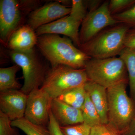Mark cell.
<instances>
[{
  "instance_id": "6da1fadb",
  "label": "cell",
  "mask_w": 135,
  "mask_h": 135,
  "mask_svg": "<svg viewBox=\"0 0 135 135\" xmlns=\"http://www.w3.org/2000/svg\"><path fill=\"white\" fill-rule=\"evenodd\" d=\"M36 46L51 67L64 65L84 69L86 63L91 58L75 47L71 39L58 35L47 34L38 36Z\"/></svg>"
},
{
  "instance_id": "7a4b0ae2",
  "label": "cell",
  "mask_w": 135,
  "mask_h": 135,
  "mask_svg": "<svg viewBox=\"0 0 135 135\" xmlns=\"http://www.w3.org/2000/svg\"><path fill=\"white\" fill-rule=\"evenodd\" d=\"M130 27L119 23L109 27L78 47L91 58L104 59L119 55L125 47V41Z\"/></svg>"
},
{
  "instance_id": "3957f363",
  "label": "cell",
  "mask_w": 135,
  "mask_h": 135,
  "mask_svg": "<svg viewBox=\"0 0 135 135\" xmlns=\"http://www.w3.org/2000/svg\"><path fill=\"white\" fill-rule=\"evenodd\" d=\"M128 80L118 83L107 89L108 123L110 127L123 135L135 116L134 105L126 92Z\"/></svg>"
},
{
  "instance_id": "277c9868",
  "label": "cell",
  "mask_w": 135,
  "mask_h": 135,
  "mask_svg": "<svg viewBox=\"0 0 135 135\" xmlns=\"http://www.w3.org/2000/svg\"><path fill=\"white\" fill-rule=\"evenodd\" d=\"M89 80L84 69L59 65L48 70L40 88L55 99L70 90L84 86Z\"/></svg>"
},
{
  "instance_id": "5b68a950",
  "label": "cell",
  "mask_w": 135,
  "mask_h": 135,
  "mask_svg": "<svg viewBox=\"0 0 135 135\" xmlns=\"http://www.w3.org/2000/svg\"><path fill=\"white\" fill-rule=\"evenodd\" d=\"M84 70L89 80L107 89L125 80H128L126 65L119 57L90 58Z\"/></svg>"
},
{
  "instance_id": "8992f818",
  "label": "cell",
  "mask_w": 135,
  "mask_h": 135,
  "mask_svg": "<svg viewBox=\"0 0 135 135\" xmlns=\"http://www.w3.org/2000/svg\"><path fill=\"white\" fill-rule=\"evenodd\" d=\"M10 56L22 69L24 82L20 90L28 95L33 90L40 88L49 70L39 58L35 48L27 51L11 50Z\"/></svg>"
},
{
  "instance_id": "52a82bcc",
  "label": "cell",
  "mask_w": 135,
  "mask_h": 135,
  "mask_svg": "<svg viewBox=\"0 0 135 135\" xmlns=\"http://www.w3.org/2000/svg\"><path fill=\"white\" fill-rule=\"evenodd\" d=\"M109 2H104L96 9L87 14L79 31L80 45L89 41L105 28L119 23L109 11Z\"/></svg>"
},
{
  "instance_id": "ba28073f",
  "label": "cell",
  "mask_w": 135,
  "mask_h": 135,
  "mask_svg": "<svg viewBox=\"0 0 135 135\" xmlns=\"http://www.w3.org/2000/svg\"><path fill=\"white\" fill-rule=\"evenodd\" d=\"M24 10L26 9L22 1H0V39L5 45H8L12 33L21 26Z\"/></svg>"
},
{
  "instance_id": "9c48e42d",
  "label": "cell",
  "mask_w": 135,
  "mask_h": 135,
  "mask_svg": "<svg viewBox=\"0 0 135 135\" xmlns=\"http://www.w3.org/2000/svg\"><path fill=\"white\" fill-rule=\"evenodd\" d=\"M51 99L40 88L32 90L28 95L24 118L34 124L48 128Z\"/></svg>"
},
{
  "instance_id": "30bf717a",
  "label": "cell",
  "mask_w": 135,
  "mask_h": 135,
  "mask_svg": "<svg viewBox=\"0 0 135 135\" xmlns=\"http://www.w3.org/2000/svg\"><path fill=\"white\" fill-rule=\"evenodd\" d=\"M71 9V8L59 2L49 3L36 8L30 13L27 25L35 31L42 26L68 16Z\"/></svg>"
},
{
  "instance_id": "8fae6325",
  "label": "cell",
  "mask_w": 135,
  "mask_h": 135,
  "mask_svg": "<svg viewBox=\"0 0 135 135\" xmlns=\"http://www.w3.org/2000/svg\"><path fill=\"white\" fill-rule=\"evenodd\" d=\"M28 95L20 90L0 92V111L15 121L24 118Z\"/></svg>"
},
{
  "instance_id": "7c38bea8",
  "label": "cell",
  "mask_w": 135,
  "mask_h": 135,
  "mask_svg": "<svg viewBox=\"0 0 135 135\" xmlns=\"http://www.w3.org/2000/svg\"><path fill=\"white\" fill-rule=\"evenodd\" d=\"M81 23L69 15L40 27L35 32L38 36L47 34L65 35L69 37L79 47L80 45L79 29Z\"/></svg>"
},
{
  "instance_id": "4fadbf2b",
  "label": "cell",
  "mask_w": 135,
  "mask_h": 135,
  "mask_svg": "<svg viewBox=\"0 0 135 135\" xmlns=\"http://www.w3.org/2000/svg\"><path fill=\"white\" fill-rule=\"evenodd\" d=\"M50 110L60 127L83 123L81 110L73 107L58 98L51 99Z\"/></svg>"
},
{
  "instance_id": "5bb4252c",
  "label": "cell",
  "mask_w": 135,
  "mask_h": 135,
  "mask_svg": "<svg viewBox=\"0 0 135 135\" xmlns=\"http://www.w3.org/2000/svg\"><path fill=\"white\" fill-rule=\"evenodd\" d=\"M37 42L36 32L27 24L21 26L12 33L8 46L11 50L27 51L34 48Z\"/></svg>"
},
{
  "instance_id": "9a60e30c",
  "label": "cell",
  "mask_w": 135,
  "mask_h": 135,
  "mask_svg": "<svg viewBox=\"0 0 135 135\" xmlns=\"http://www.w3.org/2000/svg\"><path fill=\"white\" fill-rule=\"evenodd\" d=\"M86 92L100 116L102 124L108 123V104L107 89L89 80L84 86Z\"/></svg>"
},
{
  "instance_id": "2e32d148",
  "label": "cell",
  "mask_w": 135,
  "mask_h": 135,
  "mask_svg": "<svg viewBox=\"0 0 135 135\" xmlns=\"http://www.w3.org/2000/svg\"><path fill=\"white\" fill-rule=\"evenodd\" d=\"M20 68L16 64L0 68V92L21 89L22 86L16 79L17 73Z\"/></svg>"
},
{
  "instance_id": "e0dca14e",
  "label": "cell",
  "mask_w": 135,
  "mask_h": 135,
  "mask_svg": "<svg viewBox=\"0 0 135 135\" xmlns=\"http://www.w3.org/2000/svg\"><path fill=\"white\" fill-rule=\"evenodd\" d=\"M119 56L127 68L131 94L135 100V49L125 47Z\"/></svg>"
},
{
  "instance_id": "ac0fdd59",
  "label": "cell",
  "mask_w": 135,
  "mask_h": 135,
  "mask_svg": "<svg viewBox=\"0 0 135 135\" xmlns=\"http://www.w3.org/2000/svg\"><path fill=\"white\" fill-rule=\"evenodd\" d=\"M84 86L70 90L57 98L73 107L81 110L84 104L86 96Z\"/></svg>"
},
{
  "instance_id": "d6986e66",
  "label": "cell",
  "mask_w": 135,
  "mask_h": 135,
  "mask_svg": "<svg viewBox=\"0 0 135 135\" xmlns=\"http://www.w3.org/2000/svg\"><path fill=\"white\" fill-rule=\"evenodd\" d=\"M81 110L83 123L85 124L91 128L102 124L99 114L87 93L85 102Z\"/></svg>"
},
{
  "instance_id": "ffe728a7",
  "label": "cell",
  "mask_w": 135,
  "mask_h": 135,
  "mask_svg": "<svg viewBox=\"0 0 135 135\" xmlns=\"http://www.w3.org/2000/svg\"><path fill=\"white\" fill-rule=\"evenodd\" d=\"M11 125L20 129L26 135H51L48 128L34 124L25 118L12 121Z\"/></svg>"
},
{
  "instance_id": "44dd1931",
  "label": "cell",
  "mask_w": 135,
  "mask_h": 135,
  "mask_svg": "<svg viewBox=\"0 0 135 135\" xmlns=\"http://www.w3.org/2000/svg\"><path fill=\"white\" fill-rule=\"evenodd\" d=\"M86 2L81 0H73L69 15L77 21L82 22L88 14Z\"/></svg>"
},
{
  "instance_id": "7402d4cb",
  "label": "cell",
  "mask_w": 135,
  "mask_h": 135,
  "mask_svg": "<svg viewBox=\"0 0 135 135\" xmlns=\"http://www.w3.org/2000/svg\"><path fill=\"white\" fill-rule=\"evenodd\" d=\"M135 4V0H111L109 2V9L113 16L127 10Z\"/></svg>"
},
{
  "instance_id": "603a6c76",
  "label": "cell",
  "mask_w": 135,
  "mask_h": 135,
  "mask_svg": "<svg viewBox=\"0 0 135 135\" xmlns=\"http://www.w3.org/2000/svg\"><path fill=\"white\" fill-rule=\"evenodd\" d=\"M60 128L64 135H90L91 129V127L84 123Z\"/></svg>"
},
{
  "instance_id": "cb8c5ba5",
  "label": "cell",
  "mask_w": 135,
  "mask_h": 135,
  "mask_svg": "<svg viewBox=\"0 0 135 135\" xmlns=\"http://www.w3.org/2000/svg\"><path fill=\"white\" fill-rule=\"evenodd\" d=\"M113 16L119 23L127 25L131 28H135V4L127 10Z\"/></svg>"
},
{
  "instance_id": "d4e9b609",
  "label": "cell",
  "mask_w": 135,
  "mask_h": 135,
  "mask_svg": "<svg viewBox=\"0 0 135 135\" xmlns=\"http://www.w3.org/2000/svg\"><path fill=\"white\" fill-rule=\"evenodd\" d=\"M12 121L0 111V135H20L19 133L11 125Z\"/></svg>"
},
{
  "instance_id": "484cf974",
  "label": "cell",
  "mask_w": 135,
  "mask_h": 135,
  "mask_svg": "<svg viewBox=\"0 0 135 135\" xmlns=\"http://www.w3.org/2000/svg\"><path fill=\"white\" fill-rule=\"evenodd\" d=\"M90 135H122L107 125L101 124L91 128Z\"/></svg>"
},
{
  "instance_id": "4316f807",
  "label": "cell",
  "mask_w": 135,
  "mask_h": 135,
  "mask_svg": "<svg viewBox=\"0 0 135 135\" xmlns=\"http://www.w3.org/2000/svg\"><path fill=\"white\" fill-rule=\"evenodd\" d=\"M48 128L51 135H64L60 129V126L53 117L51 110Z\"/></svg>"
},
{
  "instance_id": "83f0119b",
  "label": "cell",
  "mask_w": 135,
  "mask_h": 135,
  "mask_svg": "<svg viewBox=\"0 0 135 135\" xmlns=\"http://www.w3.org/2000/svg\"><path fill=\"white\" fill-rule=\"evenodd\" d=\"M125 47L135 49V29H130L128 32L125 39Z\"/></svg>"
},
{
  "instance_id": "f1b7e54d",
  "label": "cell",
  "mask_w": 135,
  "mask_h": 135,
  "mask_svg": "<svg viewBox=\"0 0 135 135\" xmlns=\"http://www.w3.org/2000/svg\"><path fill=\"white\" fill-rule=\"evenodd\" d=\"M86 2L87 8L89 10V12L96 9L101 5V1H89Z\"/></svg>"
},
{
  "instance_id": "f546056e",
  "label": "cell",
  "mask_w": 135,
  "mask_h": 135,
  "mask_svg": "<svg viewBox=\"0 0 135 135\" xmlns=\"http://www.w3.org/2000/svg\"><path fill=\"white\" fill-rule=\"evenodd\" d=\"M123 135H135V116L127 130Z\"/></svg>"
},
{
  "instance_id": "4dcf8cb0",
  "label": "cell",
  "mask_w": 135,
  "mask_h": 135,
  "mask_svg": "<svg viewBox=\"0 0 135 135\" xmlns=\"http://www.w3.org/2000/svg\"><path fill=\"white\" fill-rule=\"evenodd\" d=\"M134 29H135V28H134Z\"/></svg>"
}]
</instances>
